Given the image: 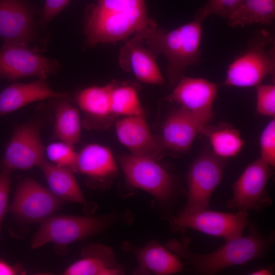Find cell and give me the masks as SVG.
<instances>
[{"label": "cell", "instance_id": "cell-1", "mask_svg": "<svg viewBox=\"0 0 275 275\" xmlns=\"http://www.w3.org/2000/svg\"><path fill=\"white\" fill-rule=\"evenodd\" d=\"M153 21L148 16L145 0H99L88 12L87 42L95 46L122 40L142 31Z\"/></svg>", "mask_w": 275, "mask_h": 275}, {"label": "cell", "instance_id": "cell-2", "mask_svg": "<svg viewBox=\"0 0 275 275\" xmlns=\"http://www.w3.org/2000/svg\"><path fill=\"white\" fill-rule=\"evenodd\" d=\"M155 53L168 60L167 78L170 85H176L183 77L186 67L199 62L201 50V22L195 20L170 31L159 28L153 20L136 33Z\"/></svg>", "mask_w": 275, "mask_h": 275}, {"label": "cell", "instance_id": "cell-3", "mask_svg": "<svg viewBox=\"0 0 275 275\" xmlns=\"http://www.w3.org/2000/svg\"><path fill=\"white\" fill-rule=\"evenodd\" d=\"M274 237L273 234L263 235L256 226L252 225L247 235L227 240L224 245L210 253L191 252L188 248L187 239L181 242L171 241L168 246L186 259L196 272L209 274L232 266L243 265L263 256L272 244Z\"/></svg>", "mask_w": 275, "mask_h": 275}, {"label": "cell", "instance_id": "cell-4", "mask_svg": "<svg viewBox=\"0 0 275 275\" xmlns=\"http://www.w3.org/2000/svg\"><path fill=\"white\" fill-rule=\"evenodd\" d=\"M275 72L274 39L268 31L258 30L245 51L229 66L225 86H256Z\"/></svg>", "mask_w": 275, "mask_h": 275}, {"label": "cell", "instance_id": "cell-5", "mask_svg": "<svg viewBox=\"0 0 275 275\" xmlns=\"http://www.w3.org/2000/svg\"><path fill=\"white\" fill-rule=\"evenodd\" d=\"M108 220L101 216H51L41 223L31 248L36 249L49 242L68 245L100 232Z\"/></svg>", "mask_w": 275, "mask_h": 275}, {"label": "cell", "instance_id": "cell-6", "mask_svg": "<svg viewBox=\"0 0 275 275\" xmlns=\"http://www.w3.org/2000/svg\"><path fill=\"white\" fill-rule=\"evenodd\" d=\"M225 159L205 152L193 162L187 175L188 194L182 211L208 209L211 195L222 181Z\"/></svg>", "mask_w": 275, "mask_h": 275}, {"label": "cell", "instance_id": "cell-7", "mask_svg": "<svg viewBox=\"0 0 275 275\" xmlns=\"http://www.w3.org/2000/svg\"><path fill=\"white\" fill-rule=\"evenodd\" d=\"M119 160L127 181L132 186L149 193L162 202L172 197V178L157 160L131 153L121 156Z\"/></svg>", "mask_w": 275, "mask_h": 275}, {"label": "cell", "instance_id": "cell-8", "mask_svg": "<svg viewBox=\"0 0 275 275\" xmlns=\"http://www.w3.org/2000/svg\"><path fill=\"white\" fill-rule=\"evenodd\" d=\"M177 228H190L203 233L224 238L226 241L242 235L249 223L247 212L235 214L209 210L182 211L173 219Z\"/></svg>", "mask_w": 275, "mask_h": 275}, {"label": "cell", "instance_id": "cell-9", "mask_svg": "<svg viewBox=\"0 0 275 275\" xmlns=\"http://www.w3.org/2000/svg\"><path fill=\"white\" fill-rule=\"evenodd\" d=\"M59 67L56 61L37 53L27 45L5 43L0 49V78L14 80L34 76L46 79Z\"/></svg>", "mask_w": 275, "mask_h": 275}, {"label": "cell", "instance_id": "cell-10", "mask_svg": "<svg viewBox=\"0 0 275 275\" xmlns=\"http://www.w3.org/2000/svg\"><path fill=\"white\" fill-rule=\"evenodd\" d=\"M269 167L260 158L250 163L233 184V196L227 206L245 212L269 206L271 200L266 186L272 175Z\"/></svg>", "mask_w": 275, "mask_h": 275}, {"label": "cell", "instance_id": "cell-11", "mask_svg": "<svg viewBox=\"0 0 275 275\" xmlns=\"http://www.w3.org/2000/svg\"><path fill=\"white\" fill-rule=\"evenodd\" d=\"M64 201L33 179L22 180L16 189L10 211L27 223H41L52 216Z\"/></svg>", "mask_w": 275, "mask_h": 275}, {"label": "cell", "instance_id": "cell-12", "mask_svg": "<svg viewBox=\"0 0 275 275\" xmlns=\"http://www.w3.org/2000/svg\"><path fill=\"white\" fill-rule=\"evenodd\" d=\"M40 124L31 122L19 126L8 143L2 167L10 171L28 170L44 160V148L40 131Z\"/></svg>", "mask_w": 275, "mask_h": 275}, {"label": "cell", "instance_id": "cell-13", "mask_svg": "<svg viewBox=\"0 0 275 275\" xmlns=\"http://www.w3.org/2000/svg\"><path fill=\"white\" fill-rule=\"evenodd\" d=\"M218 87L203 78L183 77L166 99L208 123L213 117V103Z\"/></svg>", "mask_w": 275, "mask_h": 275}, {"label": "cell", "instance_id": "cell-14", "mask_svg": "<svg viewBox=\"0 0 275 275\" xmlns=\"http://www.w3.org/2000/svg\"><path fill=\"white\" fill-rule=\"evenodd\" d=\"M119 141L131 154L154 158L162 157L163 149L159 138L151 132L144 115L125 116L116 123Z\"/></svg>", "mask_w": 275, "mask_h": 275}, {"label": "cell", "instance_id": "cell-15", "mask_svg": "<svg viewBox=\"0 0 275 275\" xmlns=\"http://www.w3.org/2000/svg\"><path fill=\"white\" fill-rule=\"evenodd\" d=\"M207 123L182 107L175 110L163 124L159 139L163 150L187 152Z\"/></svg>", "mask_w": 275, "mask_h": 275}, {"label": "cell", "instance_id": "cell-16", "mask_svg": "<svg viewBox=\"0 0 275 275\" xmlns=\"http://www.w3.org/2000/svg\"><path fill=\"white\" fill-rule=\"evenodd\" d=\"M33 17L20 0H0V37L5 43L27 45L34 39Z\"/></svg>", "mask_w": 275, "mask_h": 275}, {"label": "cell", "instance_id": "cell-17", "mask_svg": "<svg viewBox=\"0 0 275 275\" xmlns=\"http://www.w3.org/2000/svg\"><path fill=\"white\" fill-rule=\"evenodd\" d=\"M143 38L138 35L122 48L119 62L121 67L131 71L140 81L152 85H162L164 79L157 65L155 53L146 48Z\"/></svg>", "mask_w": 275, "mask_h": 275}, {"label": "cell", "instance_id": "cell-18", "mask_svg": "<svg viewBox=\"0 0 275 275\" xmlns=\"http://www.w3.org/2000/svg\"><path fill=\"white\" fill-rule=\"evenodd\" d=\"M68 94L51 89L45 79L28 84L14 83L0 93V117L33 102L48 98H64Z\"/></svg>", "mask_w": 275, "mask_h": 275}, {"label": "cell", "instance_id": "cell-19", "mask_svg": "<svg viewBox=\"0 0 275 275\" xmlns=\"http://www.w3.org/2000/svg\"><path fill=\"white\" fill-rule=\"evenodd\" d=\"M113 84L93 86L81 90L75 100L84 118L82 124L88 129H100L105 126L108 117L113 116L111 107V93Z\"/></svg>", "mask_w": 275, "mask_h": 275}, {"label": "cell", "instance_id": "cell-20", "mask_svg": "<svg viewBox=\"0 0 275 275\" xmlns=\"http://www.w3.org/2000/svg\"><path fill=\"white\" fill-rule=\"evenodd\" d=\"M82 258L69 266L66 275H117L122 269L109 248L98 244L87 246L82 252Z\"/></svg>", "mask_w": 275, "mask_h": 275}, {"label": "cell", "instance_id": "cell-21", "mask_svg": "<svg viewBox=\"0 0 275 275\" xmlns=\"http://www.w3.org/2000/svg\"><path fill=\"white\" fill-rule=\"evenodd\" d=\"M117 166L110 150L92 144L77 153L76 171L94 179H102L115 174Z\"/></svg>", "mask_w": 275, "mask_h": 275}, {"label": "cell", "instance_id": "cell-22", "mask_svg": "<svg viewBox=\"0 0 275 275\" xmlns=\"http://www.w3.org/2000/svg\"><path fill=\"white\" fill-rule=\"evenodd\" d=\"M47 182L49 190L62 200L85 204L86 199L73 174L69 169L57 166L44 159L39 165Z\"/></svg>", "mask_w": 275, "mask_h": 275}, {"label": "cell", "instance_id": "cell-23", "mask_svg": "<svg viewBox=\"0 0 275 275\" xmlns=\"http://www.w3.org/2000/svg\"><path fill=\"white\" fill-rule=\"evenodd\" d=\"M137 257L141 269L156 274H172L183 269L176 255L155 241L141 249Z\"/></svg>", "mask_w": 275, "mask_h": 275}, {"label": "cell", "instance_id": "cell-24", "mask_svg": "<svg viewBox=\"0 0 275 275\" xmlns=\"http://www.w3.org/2000/svg\"><path fill=\"white\" fill-rule=\"evenodd\" d=\"M201 133L210 142L212 153L223 159L235 156L243 146L244 142L239 132L228 124L212 126L206 124Z\"/></svg>", "mask_w": 275, "mask_h": 275}, {"label": "cell", "instance_id": "cell-25", "mask_svg": "<svg viewBox=\"0 0 275 275\" xmlns=\"http://www.w3.org/2000/svg\"><path fill=\"white\" fill-rule=\"evenodd\" d=\"M275 18V0H243L228 18L232 27L253 23L271 24Z\"/></svg>", "mask_w": 275, "mask_h": 275}, {"label": "cell", "instance_id": "cell-26", "mask_svg": "<svg viewBox=\"0 0 275 275\" xmlns=\"http://www.w3.org/2000/svg\"><path fill=\"white\" fill-rule=\"evenodd\" d=\"M53 136L72 147L80 138L81 122L79 111L67 101L58 103L54 108Z\"/></svg>", "mask_w": 275, "mask_h": 275}, {"label": "cell", "instance_id": "cell-27", "mask_svg": "<svg viewBox=\"0 0 275 275\" xmlns=\"http://www.w3.org/2000/svg\"><path fill=\"white\" fill-rule=\"evenodd\" d=\"M111 107L113 115H144L138 93L134 87L130 86H116L113 84L111 93Z\"/></svg>", "mask_w": 275, "mask_h": 275}, {"label": "cell", "instance_id": "cell-28", "mask_svg": "<svg viewBox=\"0 0 275 275\" xmlns=\"http://www.w3.org/2000/svg\"><path fill=\"white\" fill-rule=\"evenodd\" d=\"M46 154L53 164L76 171L77 153L70 145L60 141L52 143L47 147Z\"/></svg>", "mask_w": 275, "mask_h": 275}, {"label": "cell", "instance_id": "cell-29", "mask_svg": "<svg viewBox=\"0 0 275 275\" xmlns=\"http://www.w3.org/2000/svg\"><path fill=\"white\" fill-rule=\"evenodd\" d=\"M243 0H208L196 12L195 20L202 22L210 15L228 19Z\"/></svg>", "mask_w": 275, "mask_h": 275}, {"label": "cell", "instance_id": "cell-30", "mask_svg": "<svg viewBox=\"0 0 275 275\" xmlns=\"http://www.w3.org/2000/svg\"><path fill=\"white\" fill-rule=\"evenodd\" d=\"M260 159L274 167L275 165V120L272 119L262 131L260 138Z\"/></svg>", "mask_w": 275, "mask_h": 275}, {"label": "cell", "instance_id": "cell-31", "mask_svg": "<svg viewBox=\"0 0 275 275\" xmlns=\"http://www.w3.org/2000/svg\"><path fill=\"white\" fill-rule=\"evenodd\" d=\"M256 87V108L260 115L274 117L275 115V86L258 84Z\"/></svg>", "mask_w": 275, "mask_h": 275}, {"label": "cell", "instance_id": "cell-32", "mask_svg": "<svg viewBox=\"0 0 275 275\" xmlns=\"http://www.w3.org/2000/svg\"><path fill=\"white\" fill-rule=\"evenodd\" d=\"M11 171L3 168L0 174V235L3 218L8 209Z\"/></svg>", "mask_w": 275, "mask_h": 275}, {"label": "cell", "instance_id": "cell-33", "mask_svg": "<svg viewBox=\"0 0 275 275\" xmlns=\"http://www.w3.org/2000/svg\"><path fill=\"white\" fill-rule=\"evenodd\" d=\"M70 0H46L42 13V21L48 22L61 11Z\"/></svg>", "mask_w": 275, "mask_h": 275}, {"label": "cell", "instance_id": "cell-34", "mask_svg": "<svg viewBox=\"0 0 275 275\" xmlns=\"http://www.w3.org/2000/svg\"><path fill=\"white\" fill-rule=\"evenodd\" d=\"M23 273V271L18 266L11 265L0 260V275H14Z\"/></svg>", "mask_w": 275, "mask_h": 275}, {"label": "cell", "instance_id": "cell-35", "mask_svg": "<svg viewBox=\"0 0 275 275\" xmlns=\"http://www.w3.org/2000/svg\"><path fill=\"white\" fill-rule=\"evenodd\" d=\"M251 274L253 275H270L273 274L272 269L267 268H262L252 271Z\"/></svg>", "mask_w": 275, "mask_h": 275}]
</instances>
